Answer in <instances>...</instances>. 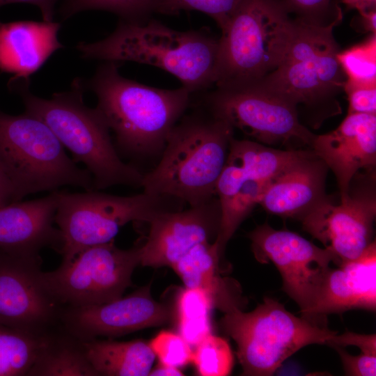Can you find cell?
Returning <instances> with one entry per match:
<instances>
[{"label": "cell", "mask_w": 376, "mask_h": 376, "mask_svg": "<svg viewBox=\"0 0 376 376\" xmlns=\"http://www.w3.org/2000/svg\"><path fill=\"white\" fill-rule=\"evenodd\" d=\"M118 67V62L105 61L83 81L84 88L96 95L95 109L114 132L119 148L134 157L162 154L192 93L183 86L168 90L140 84L121 76Z\"/></svg>", "instance_id": "obj_1"}, {"label": "cell", "mask_w": 376, "mask_h": 376, "mask_svg": "<svg viewBox=\"0 0 376 376\" xmlns=\"http://www.w3.org/2000/svg\"><path fill=\"white\" fill-rule=\"evenodd\" d=\"M218 46L219 38L204 31H180L155 20H122L107 38L80 42L77 49L86 59L158 67L194 93L214 84Z\"/></svg>", "instance_id": "obj_2"}, {"label": "cell", "mask_w": 376, "mask_h": 376, "mask_svg": "<svg viewBox=\"0 0 376 376\" xmlns=\"http://www.w3.org/2000/svg\"><path fill=\"white\" fill-rule=\"evenodd\" d=\"M234 129L205 107L184 115L170 132L161 158L143 175V191L195 206L216 196Z\"/></svg>", "instance_id": "obj_3"}, {"label": "cell", "mask_w": 376, "mask_h": 376, "mask_svg": "<svg viewBox=\"0 0 376 376\" xmlns=\"http://www.w3.org/2000/svg\"><path fill=\"white\" fill-rule=\"evenodd\" d=\"M29 85L30 81H19L8 86L20 95L25 111L41 119L70 151L73 160L86 166L95 189L118 185L142 187L144 174L120 159L107 123L95 108L85 105L82 79L76 78L70 91L54 93L47 100L33 95Z\"/></svg>", "instance_id": "obj_4"}, {"label": "cell", "mask_w": 376, "mask_h": 376, "mask_svg": "<svg viewBox=\"0 0 376 376\" xmlns=\"http://www.w3.org/2000/svg\"><path fill=\"white\" fill-rule=\"evenodd\" d=\"M289 13L279 0H241L219 38L217 88L253 85L281 64L297 29Z\"/></svg>", "instance_id": "obj_5"}, {"label": "cell", "mask_w": 376, "mask_h": 376, "mask_svg": "<svg viewBox=\"0 0 376 376\" xmlns=\"http://www.w3.org/2000/svg\"><path fill=\"white\" fill-rule=\"evenodd\" d=\"M0 169L16 201L64 185L95 190L91 173L77 166L41 119L26 111L12 116L0 111Z\"/></svg>", "instance_id": "obj_6"}, {"label": "cell", "mask_w": 376, "mask_h": 376, "mask_svg": "<svg viewBox=\"0 0 376 376\" xmlns=\"http://www.w3.org/2000/svg\"><path fill=\"white\" fill-rule=\"evenodd\" d=\"M224 314L220 325L236 343L243 375H272L302 347L331 346L337 334L327 327L295 316L268 297L250 312L235 308Z\"/></svg>", "instance_id": "obj_7"}, {"label": "cell", "mask_w": 376, "mask_h": 376, "mask_svg": "<svg viewBox=\"0 0 376 376\" xmlns=\"http://www.w3.org/2000/svg\"><path fill=\"white\" fill-rule=\"evenodd\" d=\"M55 223L62 235L59 251L63 260L82 249L113 240L120 229L132 221L150 223L159 214L183 209L185 203L168 195L143 193L120 196L86 191H56Z\"/></svg>", "instance_id": "obj_8"}, {"label": "cell", "mask_w": 376, "mask_h": 376, "mask_svg": "<svg viewBox=\"0 0 376 376\" xmlns=\"http://www.w3.org/2000/svg\"><path fill=\"white\" fill-rule=\"evenodd\" d=\"M297 20L296 36L281 64L251 86L279 95L297 107L335 102L334 96L343 90L346 81L333 33L341 20L327 25Z\"/></svg>", "instance_id": "obj_9"}, {"label": "cell", "mask_w": 376, "mask_h": 376, "mask_svg": "<svg viewBox=\"0 0 376 376\" xmlns=\"http://www.w3.org/2000/svg\"><path fill=\"white\" fill-rule=\"evenodd\" d=\"M140 246L121 249L114 241L88 246L51 272L42 282L63 308L100 305L123 297L140 265Z\"/></svg>", "instance_id": "obj_10"}, {"label": "cell", "mask_w": 376, "mask_h": 376, "mask_svg": "<svg viewBox=\"0 0 376 376\" xmlns=\"http://www.w3.org/2000/svg\"><path fill=\"white\" fill-rule=\"evenodd\" d=\"M204 103L214 116L266 146L311 148L315 136L301 123L295 104L256 86L217 88Z\"/></svg>", "instance_id": "obj_11"}, {"label": "cell", "mask_w": 376, "mask_h": 376, "mask_svg": "<svg viewBox=\"0 0 376 376\" xmlns=\"http://www.w3.org/2000/svg\"><path fill=\"white\" fill-rule=\"evenodd\" d=\"M357 177L345 198L336 203L326 196L300 219L303 229L334 254L338 266L358 258L373 242L375 176Z\"/></svg>", "instance_id": "obj_12"}, {"label": "cell", "mask_w": 376, "mask_h": 376, "mask_svg": "<svg viewBox=\"0 0 376 376\" xmlns=\"http://www.w3.org/2000/svg\"><path fill=\"white\" fill-rule=\"evenodd\" d=\"M248 236L256 259L275 265L283 290L304 314L312 306L330 263L337 265L334 254L295 232L276 230L267 223L258 226Z\"/></svg>", "instance_id": "obj_13"}, {"label": "cell", "mask_w": 376, "mask_h": 376, "mask_svg": "<svg viewBox=\"0 0 376 376\" xmlns=\"http://www.w3.org/2000/svg\"><path fill=\"white\" fill-rule=\"evenodd\" d=\"M39 255L0 251V324L37 334L61 325L63 307L44 286Z\"/></svg>", "instance_id": "obj_14"}, {"label": "cell", "mask_w": 376, "mask_h": 376, "mask_svg": "<svg viewBox=\"0 0 376 376\" xmlns=\"http://www.w3.org/2000/svg\"><path fill=\"white\" fill-rule=\"evenodd\" d=\"M168 305L155 300L149 285L109 303L64 308L61 325L81 340L117 337L168 323L173 317Z\"/></svg>", "instance_id": "obj_15"}, {"label": "cell", "mask_w": 376, "mask_h": 376, "mask_svg": "<svg viewBox=\"0 0 376 376\" xmlns=\"http://www.w3.org/2000/svg\"><path fill=\"white\" fill-rule=\"evenodd\" d=\"M221 211L215 196L187 210L159 214L150 224L148 235L140 246V265L171 267L191 249L217 238Z\"/></svg>", "instance_id": "obj_16"}, {"label": "cell", "mask_w": 376, "mask_h": 376, "mask_svg": "<svg viewBox=\"0 0 376 376\" xmlns=\"http://www.w3.org/2000/svg\"><path fill=\"white\" fill-rule=\"evenodd\" d=\"M311 149L335 175L339 198H345L361 169L376 164V114L347 113L339 126L315 136Z\"/></svg>", "instance_id": "obj_17"}, {"label": "cell", "mask_w": 376, "mask_h": 376, "mask_svg": "<svg viewBox=\"0 0 376 376\" xmlns=\"http://www.w3.org/2000/svg\"><path fill=\"white\" fill-rule=\"evenodd\" d=\"M324 274L312 306L301 317L327 327L328 315L376 308V244L374 240L358 258Z\"/></svg>", "instance_id": "obj_18"}, {"label": "cell", "mask_w": 376, "mask_h": 376, "mask_svg": "<svg viewBox=\"0 0 376 376\" xmlns=\"http://www.w3.org/2000/svg\"><path fill=\"white\" fill-rule=\"evenodd\" d=\"M56 191L45 197L15 201L0 207V249L24 255H39L50 246L59 252L61 230L53 226L57 207Z\"/></svg>", "instance_id": "obj_19"}, {"label": "cell", "mask_w": 376, "mask_h": 376, "mask_svg": "<svg viewBox=\"0 0 376 376\" xmlns=\"http://www.w3.org/2000/svg\"><path fill=\"white\" fill-rule=\"evenodd\" d=\"M328 169L312 150L269 184L258 205L268 213L300 220L326 197Z\"/></svg>", "instance_id": "obj_20"}, {"label": "cell", "mask_w": 376, "mask_h": 376, "mask_svg": "<svg viewBox=\"0 0 376 376\" xmlns=\"http://www.w3.org/2000/svg\"><path fill=\"white\" fill-rule=\"evenodd\" d=\"M61 24L54 22H0V71L13 76L8 82L30 81L56 50Z\"/></svg>", "instance_id": "obj_21"}, {"label": "cell", "mask_w": 376, "mask_h": 376, "mask_svg": "<svg viewBox=\"0 0 376 376\" xmlns=\"http://www.w3.org/2000/svg\"><path fill=\"white\" fill-rule=\"evenodd\" d=\"M220 257L214 242L205 241L191 249L171 268L185 286L204 292L213 308L224 313L241 308L242 290L235 280L221 276Z\"/></svg>", "instance_id": "obj_22"}, {"label": "cell", "mask_w": 376, "mask_h": 376, "mask_svg": "<svg viewBox=\"0 0 376 376\" xmlns=\"http://www.w3.org/2000/svg\"><path fill=\"white\" fill-rule=\"evenodd\" d=\"M268 185L269 183L226 161L215 189L220 205L221 220L214 242L221 258L227 243L258 204L262 194Z\"/></svg>", "instance_id": "obj_23"}, {"label": "cell", "mask_w": 376, "mask_h": 376, "mask_svg": "<svg viewBox=\"0 0 376 376\" xmlns=\"http://www.w3.org/2000/svg\"><path fill=\"white\" fill-rule=\"evenodd\" d=\"M88 358L98 376H146L155 355L143 340H83Z\"/></svg>", "instance_id": "obj_24"}, {"label": "cell", "mask_w": 376, "mask_h": 376, "mask_svg": "<svg viewBox=\"0 0 376 376\" xmlns=\"http://www.w3.org/2000/svg\"><path fill=\"white\" fill-rule=\"evenodd\" d=\"M28 376H98L83 340L61 325L47 336Z\"/></svg>", "instance_id": "obj_25"}, {"label": "cell", "mask_w": 376, "mask_h": 376, "mask_svg": "<svg viewBox=\"0 0 376 376\" xmlns=\"http://www.w3.org/2000/svg\"><path fill=\"white\" fill-rule=\"evenodd\" d=\"M49 334H37L0 324V376H28Z\"/></svg>", "instance_id": "obj_26"}, {"label": "cell", "mask_w": 376, "mask_h": 376, "mask_svg": "<svg viewBox=\"0 0 376 376\" xmlns=\"http://www.w3.org/2000/svg\"><path fill=\"white\" fill-rule=\"evenodd\" d=\"M175 304L178 334L195 347L212 334L211 300L202 290L185 287L178 293Z\"/></svg>", "instance_id": "obj_27"}, {"label": "cell", "mask_w": 376, "mask_h": 376, "mask_svg": "<svg viewBox=\"0 0 376 376\" xmlns=\"http://www.w3.org/2000/svg\"><path fill=\"white\" fill-rule=\"evenodd\" d=\"M345 75L344 86H376V34L337 54Z\"/></svg>", "instance_id": "obj_28"}, {"label": "cell", "mask_w": 376, "mask_h": 376, "mask_svg": "<svg viewBox=\"0 0 376 376\" xmlns=\"http://www.w3.org/2000/svg\"><path fill=\"white\" fill-rule=\"evenodd\" d=\"M159 0H65L60 8L63 19L86 10H104L119 15L125 21H143L155 12Z\"/></svg>", "instance_id": "obj_29"}, {"label": "cell", "mask_w": 376, "mask_h": 376, "mask_svg": "<svg viewBox=\"0 0 376 376\" xmlns=\"http://www.w3.org/2000/svg\"><path fill=\"white\" fill-rule=\"evenodd\" d=\"M233 361L230 347L222 337L210 334L195 346L192 363L200 375H228Z\"/></svg>", "instance_id": "obj_30"}, {"label": "cell", "mask_w": 376, "mask_h": 376, "mask_svg": "<svg viewBox=\"0 0 376 376\" xmlns=\"http://www.w3.org/2000/svg\"><path fill=\"white\" fill-rule=\"evenodd\" d=\"M241 0H159L155 12L177 14L181 10H198L211 17L224 29Z\"/></svg>", "instance_id": "obj_31"}, {"label": "cell", "mask_w": 376, "mask_h": 376, "mask_svg": "<svg viewBox=\"0 0 376 376\" xmlns=\"http://www.w3.org/2000/svg\"><path fill=\"white\" fill-rule=\"evenodd\" d=\"M148 343L159 363L180 368L192 362L191 346L179 334L162 331Z\"/></svg>", "instance_id": "obj_32"}, {"label": "cell", "mask_w": 376, "mask_h": 376, "mask_svg": "<svg viewBox=\"0 0 376 376\" xmlns=\"http://www.w3.org/2000/svg\"><path fill=\"white\" fill-rule=\"evenodd\" d=\"M281 2L289 12L298 15L297 19L307 23L327 25L342 19H338L342 17V13L334 0H283Z\"/></svg>", "instance_id": "obj_33"}, {"label": "cell", "mask_w": 376, "mask_h": 376, "mask_svg": "<svg viewBox=\"0 0 376 376\" xmlns=\"http://www.w3.org/2000/svg\"><path fill=\"white\" fill-rule=\"evenodd\" d=\"M348 113L376 114V86H344Z\"/></svg>", "instance_id": "obj_34"}, {"label": "cell", "mask_w": 376, "mask_h": 376, "mask_svg": "<svg viewBox=\"0 0 376 376\" xmlns=\"http://www.w3.org/2000/svg\"><path fill=\"white\" fill-rule=\"evenodd\" d=\"M339 354L346 375L352 376H375L376 355L361 352L354 356L346 352L342 347H334Z\"/></svg>", "instance_id": "obj_35"}, {"label": "cell", "mask_w": 376, "mask_h": 376, "mask_svg": "<svg viewBox=\"0 0 376 376\" xmlns=\"http://www.w3.org/2000/svg\"><path fill=\"white\" fill-rule=\"evenodd\" d=\"M354 345L358 347L361 352L376 355V335L359 334L347 331L342 334H336L331 347H345Z\"/></svg>", "instance_id": "obj_36"}, {"label": "cell", "mask_w": 376, "mask_h": 376, "mask_svg": "<svg viewBox=\"0 0 376 376\" xmlns=\"http://www.w3.org/2000/svg\"><path fill=\"white\" fill-rule=\"evenodd\" d=\"M58 0H0V7L6 4L24 3L33 4L39 8L43 21L53 22L54 6Z\"/></svg>", "instance_id": "obj_37"}, {"label": "cell", "mask_w": 376, "mask_h": 376, "mask_svg": "<svg viewBox=\"0 0 376 376\" xmlns=\"http://www.w3.org/2000/svg\"><path fill=\"white\" fill-rule=\"evenodd\" d=\"M359 15L353 26L357 31L370 32L376 34V11L375 8L358 10Z\"/></svg>", "instance_id": "obj_38"}, {"label": "cell", "mask_w": 376, "mask_h": 376, "mask_svg": "<svg viewBox=\"0 0 376 376\" xmlns=\"http://www.w3.org/2000/svg\"><path fill=\"white\" fill-rule=\"evenodd\" d=\"M15 201L14 188L10 180L0 169V207Z\"/></svg>", "instance_id": "obj_39"}, {"label": "cell", "mask_w": 376, "mask_h": 376, "mask_svg": "<svg viewBox=\"0 0 376 376\" xmlns=\"http://www.w3.org/2000/svg\"><path fill=\"white\" fill-rule=\"evenodd\" d=\"M148 375L162 376H181L183 373L178 368L167 366L159 363L154 368H152Z\"/></svg>", "instance_id": "obj_40"}, {"label": "cell", "mask_w": 376, "mask_h": 376, "mask_svg": "<svg viewBox=\"0 0 376 376\" xmlns=\"http://www.w3.org/2000/svg\"><path fill=\"white\" fill-rule=\"evenodd\" d=\"M348 7L357 10L375 8L376 0H340Z\"/></svg>", "instance_id": "obj_41"}]
</instances>
